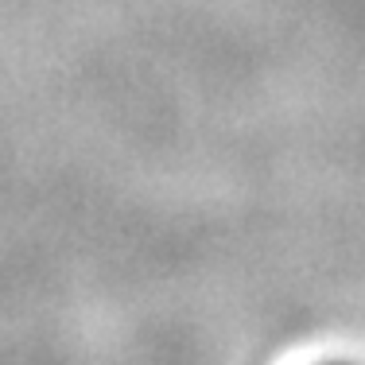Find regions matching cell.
Masks as SVG:
<instances>
[{
  "instance_id": "1",
  "label": "cell",
  "mask_w": 365,
  "mask_h": 365,
  "mask_svg": "<svg viewBox=\"0 0 365 365\" xmlns=\"http://www.w3.org/2000/svg\"><path fill=\"white\" fill-rule=\"evenodd\" d=\"M323 365H350V361H323Z\"/></svg>"
}]
</instances>
